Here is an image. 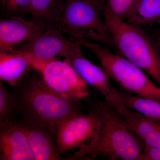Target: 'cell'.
I'll return each instance as SVG.
<instances>
[{
  "label": "cell",
  "mask_w": 160,
  "mask_h": 160,
  "mask_svg": "<svg viewBox=\"0 0 160 160\" xmlns=\"http://www.w3.org/2000/svg\"><path fill=\"white\" fill-rule=\"evenodd\" d=\"M12 92L17 115L48 129L55 137L58 122L82 111L81 100L62 95L45 82L42 75H26Z\"/></svg>",
  "instance_id": "1"
},
{
  "label": "cell",
  "mask_w": 160,
  "mask_h": 160,
  "mask_svg": "<svg viewBox=\"0 0 160 160\" xmlns=\"http://www.w3.org/2000/svg\"><path fill=\"white\" fill-rule=\"evenodd\" d=\"M90 107L98 114L101 122L96 141L83 160L101 156L110 160H138L146 144L126 126L116 109L105 100Z\"/></svg>",
  "instance_id": "2"
},
{
  "label": "cell",
  "mask_w": 160,
  "mask_h": 160,
  "mask_svg": "<svg viewBox=\"0 0 160 160\" xmlns=\"http://www.w3.org/2000/svg\"><path fill=\"white\" fill-rule=\"evenodd\" d=\"M106 29L121 55L151 77L160 87V51L140 26L121 20L103 8Z\"/></svg>",
  "instance_id": "3"
},
{
  "label": "cell",
  "mask_w": 160,
  "mask_h": 160,
  "mask_svg": "<svg viewBox=\"0 0 160 160\" xmlns=\"http://www.w3.org/2000/svg\"><path fill=\"white\" fill-rule=\"evenodd\" d=\"M103 9L102 4L95 0H66L58 29L70 36L73 42L91 40L113 44L102 18Z\"/></svg>",
  "instance_id": "4"
},
{
  "label": "cell",
  "mask_w": 160,
  "mask_h": 160,
  "mask_svg": "<svg viewBox=\"0 0 160 160\" xmlns=\"http://www.w3.org/2000/svg\"><path fill=\"white\" fill-rule=\"evenodd\" d=\"M79 43L96 56L103 69L120 88L132 94L160 101V86L142 69L99 43L88 40H82Z\"/></svg>",
  "instance_id": "5"
},
{
  "label": "cell",
  "mask_w": 160,
  "mask_h": 160,
  "mask_svg": "<svg viewBox=\"0 0 160 160\" xmlns=\"http://www.w3.org/2000/svg\"><path fill=\"white\" fill-rule=\"evenodd\" d=\"M100 122L99 116L91 107L87 114L77 112L58 122L55 139L60 154L78 149L71 157L73 160H83L96 141Z\"/></svg>",
  "instance_id": "6"
},
{
  "label": "cell",
  "mask_w": 160,
  "mask_h": 160,
  "mask_svg": "<svg viewBox=\"0 0 160 160\" xmlns=\"http://www.w3.org/2000/svg\"><path fill=\"white\" fill-rule=\"evenodd\" d=\"M79 42L69 40L62 57L88 85L99 92L111 106L121 98L119 92L112 84L103 68L92 63L83 54Z\"/></svg>",
  "instance_id": "7"
},
{
  "label": "cell",
  "mask_w": 160,
  "mask_h": 160,
  "mask_svg": "<svg viewBox=\"0 0 160 160\" xmlns=\"http://www.w3.org/2000/svg\"><path fill=\"white\" fill-rule=\"evenodd\" d=\"M40 74L51 89L62 95L79 100L89 96L87 83L65 61H50Z\"/></svg>",
  "instance_id": "8"
},
{
  "label": "cell",
  "mask_w": 160,
  "mask_h": 160,
  "mask_svg": "<svg viewBox=\"0 0 160 160\" xmlns=\"http://www.w3.org/2000/svg\"><path fill=\"white\" fill-rule=\"evenodd\" d=\"M69 41L60 30L51 29L18 46L13 52L31 58L33 69L41 72L50 61L57 59V56L63 57Z\"/></svg>",
  "instance_id": "9"
},
{
  "label": "cell",
  "mask_w": 160,
  "mask_h": 160,
  "mask_svg": "<svg viewBox=\"0 0 160 160\" xmlns=\"http://www.w3.org/2000/svg\"><path fill=\"white\" fill-rule=\"evenodd\" d=\"M0 160H33L21 120L0 123Z\"/></svg>",
  "instance_id": "10"
},
{
  "label": "cell",
  "mask_w": 160,
  "mask_h": 160,
  "mask_svg": "<svg viewBox=\"0 0 160 160\" xmlns=\"http://www.w3.org/2000/svg\"><path fill=\"white\" fill-rule=\"evenodd\" d=\"M43 32L32 22L20 16L0 21V52H12L17 47Z\"/></svg>",
  "instance_id": "11"
},
{
  "label": "cell",
  "mask_w": 160,
  "mask_h": 160,
  "mask_svg": "<svg viewBox=\"0 0 160 160\" xmlns=\"http://www.w3.org/2000/svg\"><path fill=\"white\" fill-rule=\"evenodd\" d=\"M26 129L33 160H70L58 150L54 134L48 129L26 120H21Z\"/></svg>",
  "instance_id": "12"
},
{
  "label": "cell",
  "mask_w": 160,
  "mask_h": 160,
  "mask_svg": "<svg viewBox=\"0 0 160 160\" xmlns=\"http://www.w3.org/2000/svg\"><path fill=\"white\" fill-rule=\"evenodd\" d=\"M126 126L146 145L160 148V120L150 119L128 107L124 101L114 107Z\"/></svg>",
  "instance_id": "13"
},
{
  "label": "cell",
  "mask_w": 160,
  "mask_h": 160,
  "mask_svg": "<svg viewBox=\"0 0 160 160\" xmlns=\"http://www.w3.org/2000/svg\"><path fill=\"white\" fill-rule=\"evenodd\" d=\"M31 69L33 61L20 52H0V78L15 87L18 86Z\"/></svg>",
  "instance_id": "14"
},
{
  "label": "cell",
  "mask_w": 160,
  "mask_h": 160,
  "mask_svg": "<svg viewBox=\"0 0 160 160\" xmlns=\"http://www.w3.org/2000/svg\"><path fill=\"white\" fill-rule=\"evenodd\" d=\"M66 0H31V22L43 32L58 29L59 20Z\"/></svg>",
  "instance_id": "15"
},
{
  "label": "cell",
  "mask_w": 160,
  "mask_h": 160,
  "mask_svg": "<svg viewBox=\"0 0 160 160\" xmlns=\"http://www.w3.org/2000/svg\"><path fill=\"white\" fill-rule=\"evenodd\" d=\"M126 21L139 26L160 23V0H139Z\"/></svg>",
  "instance_id": "16"
},
{
  "label": "cell",
  "mask_w": 160,
  "mask_h": 160,
  "mask_svg": "<svg viewBox=\"0 0 160 160\" xmlns=\"http://www.w3.org/2000/svg\"><path fill=\"white\" fill-rule=\"evenodd\" d=\"M125 104L132 110L150 119L160 120V101L133 95L120 88L119 91Z\"/></svg>",
  "instance_id": "17"
},
{
  "label": "cell",
  "mask_w": 160,
  "mask_h": 160,
  "mask_svg": "<svg viewBox=\"0 0 160 160\" xmlns=\"http://www.w3.org/2000/svg\"><path fill=\"white\" fill-rule=\"evenodd\" d=\"M17 115L14 94L0 81V123L11 122Z\"/></svg>",
  "instance_id": "18"
},
{
  "label": "cell",
  "mask_w": 160,
  "mask_h": 160,
  "mask_svg": "<svg viewBox=\"0 0 160 160\" xmlns=\"http://www.w3.org/2000/svg\"><path fill=\"white\" fill-rule=\"evenodd\" d=\"M139 0H104L103 8L109 10L121 20L126 21Z\"/></svg>",
  "instance_id": "19"
},
{
  "label": "cell",
  "mask_w": 160,
  "mask_h": 160,
  "mask_svg": "<svg viewBox=\"0 0 160 160\" xmlns=\"http://www.w3.org/2000/svg\"><path fill=\"white\" fill-rule=\"evenodd\" d=\"M1 2L3 11L12 17L30 12L31 0H1Z\"/></svg>",
  "instance_id": "20"
},
{
  "label": "cell",
  "mask_w": 160,
  "mask_h": 160,
  "mask_svg": "<svg viewBox=\"0 0 160 160\" xmlns=\"http://www.w3.org/2000/svg\"><path fill=\"white\" fill-rule=\"evenodd\" d=\"M138 160H160V148L146 145Z\"/></svg>",
  "instance_id": "21"
},
{
  "label": "cell",
  "mask_w": 160,
  "mask_h": 160,
  "mask_svg": "<svg viewBox=\"0 0 160 160\" xmlns=\"http://www.w3.org/2000/svg\"><path fill=\"white\" fill-rule=\"evenodd\" d=\"M155 41L156 42L157 44L158 47L160 51V36L158 37L157 38Z\"/></svg>",
  "instance_id": "22"
},
{
  "label": "cell",
  "mask_w": 160,
  "mask_h": 160,
  "mask_svg": "<svg viewBox=\"0 0 160 160\" xmlns=\"http://www.w3.org/2000/svg\"><path fill=\"white\" fill-rule=\"evenodd\" d=\"M95 1H97V2L101 3V4H102L103 6V2H104V0H95Z\"/></svg>",
  "instance_id": "23"
}]
</instances>
